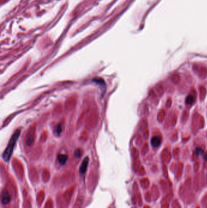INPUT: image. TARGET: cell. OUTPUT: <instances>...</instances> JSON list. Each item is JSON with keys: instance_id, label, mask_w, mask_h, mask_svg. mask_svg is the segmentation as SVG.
Instances as JSON below:
<instances>
[{"instance_id": "cell-1", "label": "cell", "mask_w": 207, "mask_h": 208, "mask_svg": "<svg viewBox=\"0 0 207 208\" xmlns=\"http://www.w3.org/2000/svg\"><path fill=\"white\" fill-rule=\"evenodd\" d=\"M20 133H21L20 130L17 129L14 132V133L12 136L9 142V144H8L6 148L5 149V150L4 151L2 155L3 159L4 160V161L8 162L10 160L13 151V148L15 147L16 141L18 140V138L20 135Z\"/></svg>"}, {"instance_id": "cell-2", "label": "cell", "mask_w": 207, "mask_h": 208, "mask_svg": "<svg viewBox=\"0 0 207 208\" xmlns=\"http://www.w3.org/2000/svg\"><path fill=\"white\" fill-rule=\"evenodd\" d=\"M11 197L9 193V192L7 190H4L2 193V199L1 202L3 204H7L11 202Z\"/></svg>"}, {"instance_id": "cell-3", "label": "cell", "mask_w": 207, "mask_h": 208, "mask_svg": "<svg viewBox=\"0 0 207 208\" xmlns=\"http://www.w3.org/2000/svg\"><path fill=\"white\" fill-rule=\"evenodd\" d=\"M89 164V158L85 157L84 160H83L81 164L80 167V172L81 173H85L88 169V166Z\"/></svg>"}, {"instance_id": "cell-4", "label": "cell", "mask_w": 207, "mask_h": 208, "mask_svg": "<svg viewBox=\"0 0 207 208\" xmlns=\"http://www.w3.org/2000/svg\"><path fill=\"white\" fill-rule=\"evenodd\" d=\"M57 158H58V161H59V163L61 165H64L67 162L68 159V155L64 154H60L58 155Z\"/></svg>"}, {"instance_id": "cell-5", "label": "cell", "mask_w": 207, "mask_h": 208, "mask_svg": "<svg viewBox=\"0 0 207 208\" xmlns=\"http://www.w3.org/2000/svg\"><path fill=\"white\" fill-rule=\"evenodd\" d=\"M161 143V139L159 136H154L151 139V144L154 147H157Z\"/></svg>"}, {"instance_id": "cell-6", "label": "cell", "mask_w": 207, "mask_h": 208, "mask_svg": "<svg viewBox=\"0 0 207 208\" xmlns=\"http://www.w3.org/2000/svg\"><path fill=\"white\" fill-rule=\"evenodd\" d=\"M194 102V97L191 96V95H189L186 99V104L188 105H190V104H193Z\"/></svg>"}, {"instance_id": "cell-7", "label": "cell", "mask_w": 207, "mask_h": 208, "mask_svg": "<svg viewBox=\"0 0 207 208\" xmlns=\"http://www.w3.org/2000/svg\"><path fill=\"white\" fill-rule=\"evenodd\" d=\"M74 156H75L76 158H80L81 156V151L80 149H77L75 151V153H74Z\"/></svg>"}, {"instance_id": "cell-8", "label": "cell", "mask_w": 207, "mask_h": 208, "mask_svg": "<svg viewBox=\"0 0 207 208\" xmlns=\"http://www.w3.org/2000/svg\"><path fill=\"white\" fill-rule=\"evenodd\" d=\"M62 130H61V126H60V125H58V126H57V127L55 128V132L56 133H57L58 135H60L61 133V132Z\"/></svg>"}, {"instance_id": "cell-9", "label": "cell", "mask_w": 207, "mask_h": 208, "mask_svg": "<svg viewBox=\"0 0 207 208\" xmlns=\"http://www.w3.org/2000/svg\"><path fill=\"white\" fill-rule=\"evenodd\" d=\"M204 160H207V154H206L204 156Z\"/></svg>"}]
</instances>
